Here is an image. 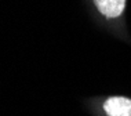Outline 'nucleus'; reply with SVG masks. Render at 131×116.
<instances>
[{"label":"nucleus","mask_w":131,"mask_h":116,"mask_svg":"<svg viewBox=\"0 0 131 116\" xmlns=\"http://www.w3.org/2000/svg\"><path fill=\"white\" fill-rule=\"evenodd\" d=\"M104 109L108 116H131V100L123 97H112L105 101Z\"/></svg>","instance_id":"f257e3e1"},{"label":"nucleus","mask_w":131,"mask_h":116,"mask_svg":"<svg viewBox=\"0 0 131 116\" xmlns=\"http://www.w3.org/2000/svg\"><path fill=\"white\" fill-rule=\"evenodd\" d=\"M97 8L106 18H117L126 7V0H93Z\"/></svg>","instance_id":"f03ea898"}]
</instances>
